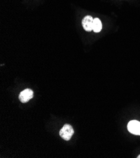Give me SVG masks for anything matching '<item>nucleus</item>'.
I'll return each instance as SVG.
<instances>
[{"label":"nucleus","instance_id":"20e7f679","mask_svg":"<svg viewBox=\"0 0 140 158\" xmlns=\"http://www.w3.org/2000/svg\"><path fill=\"white\" fill-rule=\"evenodd\" d=\"M93 22H94V19L91 16H86L82 20V25L84 29L87 31H92L93 28Z\"/></svg>","mask_w":140,"mask_h":158},{"label":"nucleus","instance_id":"39448f33","mask_svg":"<svg viewBox=\"0 0 140 158\" xmlns=\"http://www.w3.org/2000/svg\"><path fill=\"white\" fill-rule=\"evenodd\" d=\"M102 29V23L101 21L98 19L96 18L94 19V22H93V28L92 30L96 33H99L101 31Z\"/></svg>","mask_w":140,"mask_h":158},{"label":"nucleus","instance_id":"f257e3e1","mask_svg":"<svg viewBox=\"0 0 140 158\" xmlns=\"http://www.w3.org/2000/svg\"><path fill=\"white\" fill-rule=\"evenodd\" d=\"M60 137L65 140H69L74 134L73 127L69 124H65L60 131Z\"/></svg>","mask_w":140,"mask_h":158},{"label":"nucleus","instance_id":"423d86ee","mask_svg":"<svg viewBox=\"0 0 140 158\" xmlns=\"http://www.w3.org/2000/svg\"><path fill=\"white\" fill-rule=\"evenodd\" d=\"M137 157H138V158H140V154H139V156H138Z\"/></svg>","mask_w":140,"mask_h":158},{"label":"nucleus","instance_id":"f03ea898","mask_svg":"<svg viewBox=\"0 0 140 158\" xmlns=\"http://www.w3.org/2000/svg\"><path fill=\"white\" fill-rule=\"evenodd\" d=\"M34 97V91L31 89H26L19 94V100L22 103H26Z\"/></svg>","mask_w":140,"mask_h":158},{"label":"nucleus","instance_id":"7ed1b4c3","mask_svg":"<svg viewBox=\"0 0 140 158\" xmlns=\"http://www.w3.org/2000/svg\"><path fill=\"white\" fill-rule=\"evenodd\" d=\"M128 130L134 135H140V122L137 120H131L128 124Z\"/></svg>","mask_w":140,"mask_h":158}]
</instances>
